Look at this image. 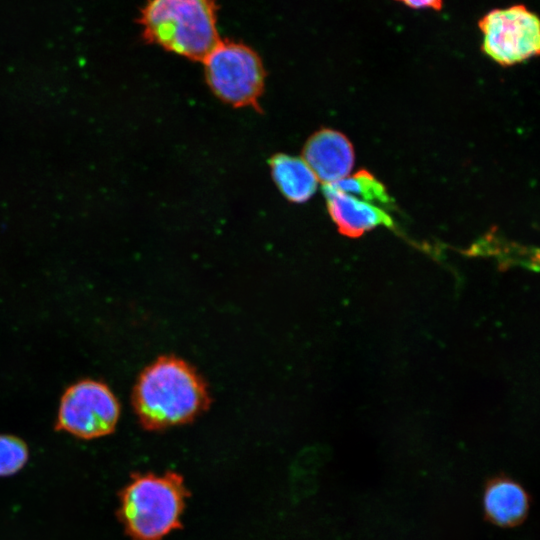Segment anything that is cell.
I'll return each instance as SVG.
<instances>
[{"label": "cell", "mask_w": 540, "mask_h": 540, "mask_svg": "<svg viewBox=\"0 0 540 540\" xmlns=\"http://www.w3.org/2000/svg\"><path fill=\"white\" fill-rule=\"evenodd\" d=\"M303 160L319 181L329 184L350 174L355 154L351 142L344 134L325 128L308 139L303 149Z\"/></svg>", "instance_id": "52a82bcc"}, {"label": "cell", "mask_w": 540, "mask_h": 540, "mask_svg": "<svg viewBox=\"0 0 540 540\" xmlns=\"http://www.w3.org/2000/svg\"><path fill=\"white\" fill-rule=\"evenodd\" d=\"M483 508L486 516L494 524L513 526L526 516L529 497L518 482L510 478H497L485 487Z\"/></svg>", "instance_id": "9c48e42d"}, {"label": "cell", "mask_w": 540, "mask_h": 540, "mask_svg": "<svg viewBox=\"0 0 540 540\" xmlns=\"http://www.w3.org/2000/svg\"><path fill=\"white\" fill-rule=\"evenodd\" d=\"M479 27L483 34V51L503 66L539 54V19L523 5L492 10L480 20Z\"/></svg>", "instance_id": "8992f818"}, {"label": "cell", "mask_w": 540, "mask_h": 540, "mask_svg": "<svg viewBox=\"0 0 540 540\" xmlns=\"http://www.w3.org/2000/svg\"><path fill=\"white\" fill-rule=\"evenodd\" d=\"M270 168L276 186L291 202H306L317 190L319 180L303 158L278 154Z\"/></svg>", "instance_id": "30bf717a"}, {"label": "cell", "mask_w": 540, "mask_h": 540, "mask_svg": "<svg viewBox=\"0 0 540 540\" xmlns=\"http://www.w3.org/2000/svg\"><path fill=\"white\" fill-rule=\"evenodd\" d=\"M214 94L233 106H257L265 71L261 59L246 45L220 41L203 60Z\"/></svg>", "instance_id": "277c9868"}, {"label": "cell", "mask_w": 540, "mask_h": 540, "mask_svg": "<svg viewBox=\"0 0 540 540\" xmlns=\"http://www.w3.org/2000/svg\"><path fill=\"white\" fill-rule=\"evenodd\" d=\"M412 8H432L440 9L442 0H398Z\"/></svg>", "instance_id": "4fadbf2b"}, {"label": "cell", "mask_w": 540, "mask_h": 540, "mask_svg": "<svg viewBox=\"0 0 540 540\" xmlns=\"http://www.w3.org/2000/svg\"><path fill=\"white\" fill-rule=\"evenodd\" d=\"M328 212L342 235L356 238L380 226H392V218L378 206L324 184Z\"/></svg>", "instance_id": "ba28073f"}, {"label": "cell", "mask_w": 540, "mask_h": 540, "mask_svg": "<svg viewBox=\"0 0 540 540\" xmlns=\"http://www.w3.org/2000/svg\"><path fill=\"white\" fill-rule=\"evenodd\" d=\"M328 185L353 196H360L366 202L377 201L384 205L390 202L385 186L364 169Z\"/></svg>", "instance_id": "8fae6325"}, {"label": "cell", "mask_w": 540, "mask_h": 540, "mask_svg": "<svg viewBox=\"0 0 540 540\" xmlns=\"http://www.w3.org/2000/svg\"><path fill=\"white\" fill-rule=\"evenodd\" d=\"M214 0H148L138 22L148 43L203 61L221 41Z\"/></svg>", "instance_id": "7a4b0ae2"}, {"label": "cell", "mask_w": 540, "mask_h": 540, "mask_svg": "<svg viewBox=\"0 0 540 540\" xmlns=\"http://www.w3.org/2000/svg\"><path fill=\"white\" fill-rule=\"evenodd\" d=\"M210 403L202 376L188 362L172 355L160 356L146 366L132 391L135 414L149 431L189 423Z\"/></svg>", "instance_id": "6da1fadb"}, {"label": "cell", "mask_w": 540, "mask_h": 540, "mask_svg": "<svg viewBox=\"0 0 540 540\" xmlns=\"http://www.w3.org/2000/svg\"><path fill=\"white\" fill-rule=\"evenodd\" d=\"M29 456L26 443L14 436L0 435V476H9L19 471Z\"/></svg>", "instance_id": "7c38bea8"}, {"label": "cell", "mask_w": 540, "mask_h": 540, "mask_svg": "<svg viewBox=\"0 0 540 540\" xmlns=\"http://www.w3.org/2000/svg\"><path fill=\"white\" fill-rule=\"evenodd\" d=\"M187 496L177 473L134 474L119 494L117 514L132 540H161L181 526Z\"/></svg>", "instance_id": "3957f363"}, {"label": "cell", "mask_w": 540, "mask_h": 540, "mask_svg": "<svg viewBox=\"0 0 540 540\" xmlns=\"http://www.w3.org/2000/svg\"><path fill=\"white\" fill-rule=\"evenodd\" d=\"M120 416V403L105 383L84 379L63 393L55 429L91 440L111 434Z\"/></svg>", "instance_id": "5b68a950"}]
</instances>
